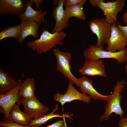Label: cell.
<instances>
[{
	"mask_svg": "<svg viewBox=\"0 0 127 127\" xmlns=\"http://www.w3.org/2000/svg\"><path fill=\"white\" fill-rule=\"evenodd\" d=\"M58 104H57L55 106V108H54L52 111L49 113L45 115L44 116L38 119L32 120L29 123V126L32 125H37L40 126L41 125L46 123L50 119L54 118L57 117H68V116L66 115H61L58 113L55 114V112L59 109Z\"/></svg>",
	"mask_w": 127,
	"mask_h": 127,
	"instance_id": "obj_21",
	"label": "cell"
},
{
	"mask_svg": "<svg viewBox=\"0 0 127 127\" xmlns=\"http://www.w3.org/2000/svg\"><path fill=\"white\" fill-rule=\"evenodd\" d=\"M20 106L16 103L11 109L9 115L10 121H13L23 125L28 126L32 118L22 111L20 108Z\"/></svg>",
	"mask_w": 127,
	"mask_h": 127,
	"instance_id": "obj_18",
	"label": "cell"
},
{
	"mask_svg": "<svg viewBox=\"0 0 127 127\" xmlns=\"http://www.w3.org/2000/svg\"><path fill=\"white\" fill-rule=\"evenodd\" d=\"M20 101L24 112L34 119L44 116L50 110L48 107L43 104L36 97L28 99L22 98Z\"/></svg>",
	"mask_w": 127,
	"mask_h": 127,
	"instance_id": "obj_8",
	"label": "cell"
},
{
	"mask_svg": "<svg viewBox=\"0 0 127 127\" xmlns=\"http://www.w3.org/2000/svg\"><path fill=\"white\" fill-rule=\"evenodd\" d=\"M31 127H41L40 126H37V125H32L31 126H30Z\"/></svg>",
	"mask_w": 127,
	"mask_h": 127,
	"instance_id": "obj_31",
	"label": "cell"
},
{
	"mask_svg": "<svg viewBox=\"0 0 127 127\" xmlns=\"http://www.w3.org/2000/svg\"><path fill=\"white\" fill-rule=\"evenodd\" d=\"M20 31V24L6 27L0 32V41L6 38L11 37L17 39L19 37Z\"/></svg>",
	"mask_w": 127,
	"mask_h": 127,
	"instance_id": "obj_22",
	"label": "cell"
},
{
	"mask_svg": "<svg viewBox=\"0 0 127 127\" xmlns=\"http://www.w3.org/2000/svg\"><path fill=\"white\" fill-rule=\"evenodd\" d=\"M125 0H117L113 2H105L104 0H94L92 4L103 12L105 19L111 24L116 23L118 13L122 11L125 5Z\"/></svg>",
	"mask_w": 127,
	"mask_h": 127,
	"instance_id": "obj_6",
	"label": "cell"
},
{
	"mask_svg": "<svg viewBox=\"0 0 127 127\" xmlns=\"http://www.w3.org/2000/svg\"><path fill=\"white\" fill-rule=\"evenodd\" d=\"M39 38L27 43V46L35 51L37 54L40 55L49 51L57 45L62 46V40L66 36L63 31L51 33L44 28Z\"/></svg>",
	"mask_w": 127,
	"mask_h": 127,
	"instance_id": "obj_1",
	"label": "cell"
},
{
	"mask_svg": "<svg viewBox=\"0 0 127 127\" xmlns=\"http://www.w3.org/2000/svg\"><path fill=\"white\" fill-rule=\"evenodd\" d=\"M117 25L123 36L127 39V26H123L119 24Z\"/></svg>",
	"mask_w": 127,
	"mask_h": 127,
	"instance_id": "obj_27",
	"label": "cell"
},
{
	"mask_svg": "<svg viewBox=\"0 0 127 127\" xmlns=\"http://www.w3.org/2000/svg\"><path fill=\"white\" fill-rule=\"evenodd\" d=\"M60 0H53L54 5H57L58 4Z\"/></svg>",
	"mask_w": 127,
	"mask_h": 127,
	"instance_id": "obj_30",
	"label": "cell"
},
{
	"mask_svg": "<svg viewBox=\"0 0 127 127\" xmlns=\"http://www.w3.org/2000/svg\"><path fill=\"white\" fill-rule=\"evenodd\" d=\"M54 55L57 59L56 69L70 81L79 87L78 78L76 77L71 71L70 62L72 55L68 52H63L54 48L53 50Z\"/></svg>",
	"mask_w": 127,
	"mask_h": 127,
	"instance_id": "obj_5",
	"label": "cell"
},
{
	"mask_svg": "<svg viewBox=\"0 0 127 127\" xmlns=\"http://www.w3.org/2000/svg\"><path fill=\"white\" fill-rule=\"evenodd\" d=\"M33 3L31 0H27V6L25 12L20 15L18 16L21 20H33L40 25L46 22L45 16L48 14L46 11L40 9L35 10L32 7L31 5Z\"/></svg>",
	"mask_w": 127,
	"mask_h": 127,
	"instance_id": "obj_15",
	"label": "cell"
},
{
	"mask_svg": "<svg viewBox=\"0 0 127 127\" xmlns=\"http://www.w3.org/2000/svg\"><path fill=\"white\" fill-rule=\"evenodd\" d=\"M78 81L80 90L83 93L88 94L91 98L104 100L107 102L111 96L99 93L94 87L93 81L91 79L83 76L78 78Z\"/></svg>",
	"mask_w": 127,
	"mask_h": 127,
	"instance_id": "obj_14",
	"label": "cell"
},
{
	"mask_svg": "<svg viewBox=\"0 0 127 127\" xmlns=\"http://www.w3.org/2000/svg\"><path fill=\"white\" fill-rule=\"evenodd\" d=\"M65 1L60 0L58 5L52 9V16L55 21V25L52 31V33L62 31L69 26V20L66 17L64 9Z\"/></svg>",
	"mask_w": 127,
	"mask_h": 127,
	"instance_id": "obj_12",
	"label": "cell"
},
{
	"mask_svg": "<svg viewBox=\"0 0 127 127\" xmlns=\"http://www.w3.org/2000/svg\"><path fill=\"white\" fill-rule=\"evenodd\" d=\"M122 18L123 23L127 24V12L124 13L122 15Z\"/></svg>",
	"mask_w": 127,
	"mask_h": 127,
	"instance_id": "obj_29",
	"label": "cell"
},
{
	"mask_svg": "<svg viewBox=\"0 0 127 127\" xmlns=\"http://www.w3.org/2000/svg\"><path fill=\"white\" fill-rule=\"evenodd\" d=\"M36 90L35 81L33 78H28L22 82L20 86L19 91L20 98L22 97L24 99L34 98Z\"/></svg>",
	"mask_w": 127,
	"mask_h": 127,
	"instance_id": "obj_19",
	"label": "cell"
},
{
	"mask_svg": "<svg viewBox=\"0 0 127 127\" xmlns=\"http://www.w3.org/2000/svg\"><path fill=\"white\" fill-rule=\"evenodd\" d=\"M87 1V0H65L64 6L66 8L78 5H83Z\"/></svg>",
	"mask_w": 127,
	"mask_h": 127,
	"instance_id": "obj_23",
	"label": "cell"
},
{
	"mask_svg": "<svg viewBox=\"0 0 127 127\" xmlns=\"http://www.w3.org/2000/svg\"><path fill=\"white\" fill-rule=\"evenodd\" d=\"M83 55L86 59L112 58L115 59L119 64H123L127 61V47L120 51L112 52L104 50L95 45H91L84 50Z\"/></svg>",
	"mask_w": 127,
	"mask_h": 127,
	"instance_id": "obj_3",
	"label": "cell"
},
{
	"mask_svg": "<svg viewBox=\"0 0 127 127\" xmlns=\"http://www.w3.org/2000/svg\"><path fill=\"white\" fill-rule=\"evenodd\" d=\"M18 82L17 86L13 90L5 94L0 95V106L4 111L3 119L6 122L10 121V112L14 104L17 103L20 105L21 104L19 91L22 81L19 79Z\"/></svg>",
	"mask_w": 127,
	"mask_h": 127,
	"instance_id": "obj_7",
	"label": "cell"
},
{
	"mask_svg": "<svg viewBox=\"0 0 127 127\" xmlns=\"http://www.w3.org/2000/svg\"><path fill=\"white\" fill-rule=\"evenodd\" d=\"M0 127H31L28 126H25L13 121L8 122L1 121L0 122Z\"/></svg>",
	"mask_w": 127,
	"mask_h": 127,
	"instance_id": "obj_24",
	"label": "cell"
},
{
	"mask_svg": "<svg viewBox=\"0 0 127 127\" xmlns=\"http://www.w3.org/2000/svg\"><path fill=\"white\" fill-rule=\"evenodd\" d=\"M84 10L83 5H81L66 8L64 9L66 17L68 20L71 17H74L82 20H85L87 17Z\"/></svg>",
	"mask_w": 127,
	"mask_h": 127,
	"instance_id": "obj_20",
	"label": "cell"
},
{
	"mask_svg": "<svg viewBox=\"0 0 127 127\" xmlns=\"http://www.w3.org/2000/svg\"><path fill=\"white\" fill-rule=\"evenodd\" d=\"M33 3H34L36 6V10H40V8L41 4L43 3L44 0H31Z\"/></svg>",
	"mask_w": 127,
	"mask_h": 127,
	"instance_id": "obj_28",
	"label": "cell"
},
{
	"mask_svg": "<svg viewBox=\"0 0 127 127\" xmlns=\"http://www.w3.org/2000/svg\"><path fill=\"white\" fill-rule=\"evenodd\" d=\"M26 0H0V16L16 15L18 16L25 11L27 6Z\"/></svg>",
	"mask_w": 127,
	"mask_h": 127,
	"instance_id": "obj_11",
	"label": "cell"
},
{
	"mask_svg": "<svg viewBox=\"0 0 127 127\" xmlns=\"http://www.w3.org/2000/svg\"><path fill=\"white\" fill-rule=\"evenodd\" d=\"M73 83L70 81L66 92L62 94L57 93L53 97V100L60 103L62 106L66 103L78 100L82 101L85 103H90L91 98L86 94L81 93L78 91L73 84Z\"/></svg>",
	"mask_w": 127,
	"mask_h": 127,
	"instance_id": "obj_9",
	"label": "cell"
},
{
	"mask_svg": "<svg viewBox=\"0 0 127 127\" xmlns=\"http://www.w3.org/2000/svg\"><path fill=\"white\" fill-rule=\"evenodd\" d=\"M18 83L10 74L0 69V95L12 91L17 86Z\"/></svg>",
	"mask_w": 127,
	"mask_h": 127,
	"instance_id": "obj_17",
	"label": "cell"
},
{
	"mask_svg": "<svg viewBox=\"0 0 127 127\" xmlns=\"http://www.w3.org/2000/svg\"><path fill=\"white\" fill-rule=\"evenodd\" d=\"M20 25L21 31L17 39L19 44H22L29 36H32L34 39L38 37V33L40 25L34 21L25 20H21Z\"/></svg>",
	"mask_w": 127,
	"mask_h": 127,
	"instance_id": "obj_16",
	"label": "cell"
},
{
	"mask_svg": "<svg viewBox=\"0 0 127 127\" xmlns=\"http://www.w3.org/2000/svg\"><path fill=\"white\" fill-rule=\"evenodd\" d=\"M118 126L119 127H127V119L126 118L123 116L121 117L119 121Z\"/></svg>",
	"mask_w": 127,
	"mask_h": 127,
	"instance_id": "obj_26",
	"label": "cell"
},
{
	"mask_svg": "<svg viewBox=\"0 0 127 127\" xmlns=\"http://www.w3.org/2000/svg\"><path fill=\"white\" fill-rule=\"evenodd\" d=\"M127 87H126L125 88V89L124 90H125V89H127Z\"/></svg>",
	"mask_w": 127,
	"mask_h": 127,
	"instance_id": "obj_33",
	"label": "cell"
},
{
	"mask_svg": "<svg viewBox=\"0 0 127 127\" xmlns=\"http://www.w3.org/2000/svg\"><path fill=\"white\" fill-rule=\"evenodd\" d=\"M125 69L126 70V73L127 75V65H126L125 66Z\"/></svg>",
	"mask_w": 127,
	"mask_h": 127,
	"instance_id": "obj_32",
	"label": "cell"
},
{
	"mask_svg": "<svg viewBox=\"0 0 127 127\" xmlns=\"http://www.w3.org/2000/svg\"><path fill=\"white\" fill-rule=\"evenodd\" d=\"M105 50L112 52L120 51L127 47V39L123 36L116 23L111 24V34Z\"/></svg>",
	"mask_w": 127,
	"mask_h": 127,
	"instance_id": "obj_10",
	"label": "cell"
},
{
	"mask_svg": "<svg viewBox=\"0 0 127 127\" xmlns=\"http://www.w3.org/2000/svg\"><path fill=\"white\" fill-rule=\"evenodd\" d=\"M91 31L97 36V42L96 46L103 49L111 34V24L107 22L105 18L92 19L88 24Z\"/></svg>",
	"mask_w": 127,
	"mask_h": 127,
	"instance_id": "obj_4",
	"label": "cell"
},
{
	"mask_svg": "<svg viewBox=\"0 0 127 127\" xmlns=\"http://www.w3.org/2000/svg\"><path fill=\"white\" fill-rule=\"evenodd\" d=\"M79 71L83 74L91 76H107L105 67L101 60L100 59H86L83 66L79 69Z\"/></svg>",
	"mask_w": 127,
	"mask_h": 127,
	"instance_id": "obj_13",
	"label": "cell"
},
{
	"mask_svg": "<svg viewBox=\"0 0 127 127\" xmlns=\"http://www.w3.org/2000/svg\"><path fill=\"white\" fill-rule=\"evenodd\" d=\"M47 127H67L65 121L64 119L59 120Z\"/></svg>",
	"mask_w": 127,
	"mask_h": 127,
	"instance_id": "obj_25",
	"label": "cell"
},
{
	"mask_svg": "<svg viewBox=\"0 0 127 127\" xmlns=\"http://www.w3.org/2000/svg\"><path fill=\"white\" fill-rule=\"evenodd\" d=\"M125 84V82L123 79L121 81H118L114 86L113 92L105 106L104 113L99 118L100 121L109 120L110 116L112 113L119 115L120 117L123 116L124 113L120 105L122 96L120 92Z\"/></svg>",
	"mask_w": 127,
	"mask_h": 127,
	"instance_id": "obj_2",
	"label": "cell"
}]
</instances>
